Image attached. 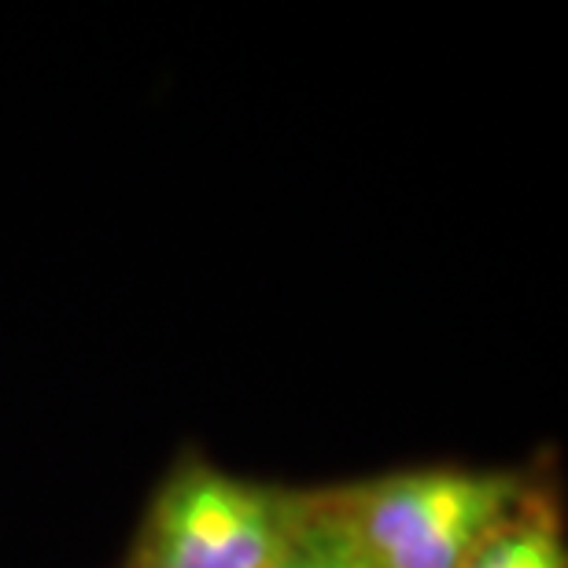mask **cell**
Instances as JSON below:
<instances>
[{
  "mask_svg": "<svg viewBox=\"0 0 568 568\" xmlns=\"http://www.w3.org/2000/svg\"><path fill=\"white\" fill-rule=\"evenodd\" d=\"M295 491L181 458L148 506L130 568H277Z\"/></svg>",
  "mask_w": 568,
  "mask_h": 568,
  "instance_id": "obj_2",
  "label": "cell"
},
{
  "mask_svg": "<svg viewBox=\"0 0 568 568\" xmlns=\"http://www.w3.org/2000/svg\"><path fill=\"white\" fill-rule=\"evenodd\" d=\"M277 568H369L339 528L322 514L311 491H295V525Z\"/></svg>",
  "mask_w": 568,
  "mask_h": 568,
  "instance_id": "obj_4",
  "label": "cell"
},
{
  "mask_svg": "<svg viewBox=\"0 0 568 568\" xmlns=\"http://www.w3.org/2000/svg\"><path fill=\"white\" fill-rule=\"evenodd\" d=\"M465 568H568L561 514L550 495L531 487L514 514L495 528V536L473 554Z\"/></svg>",
  "mask_w": 568,
  "mask_h": 568,
  "instance_id": "obj_3",
  "label": "cell"
},
{
  "mask_svg": "<svg viewBox=\"0 0 568 568\" xmlns=\"http://www.w3.org/2000/svg\"><path fill=\"white\" fill-rule=\"evenodd\" d=\"M528 491L509 469L425 465L311 495L369 568H465Z\"/></svg>",
  "mask_w": 568,
  "mask_h": 568,
  "instance_id": "obj_1",
  "label": "cell"
}]
</instances>
